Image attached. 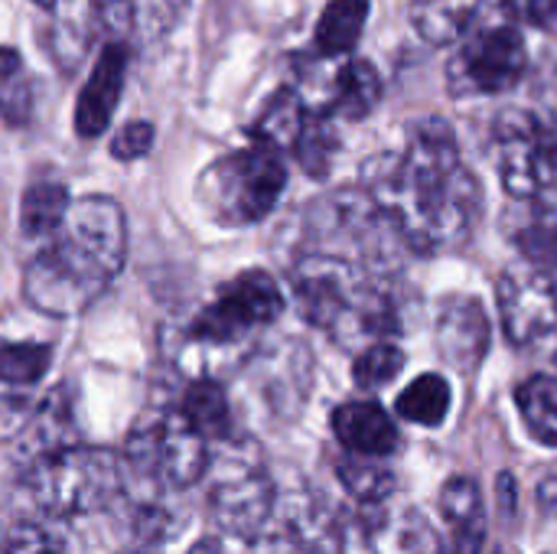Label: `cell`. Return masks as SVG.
<instances>
[{"instance_id": "74e56055", "label": "cell", "mask_w": 557, "mask_h": 554, "mask_svg": "<svg viewBox=\"0 0 557 554\" xmlns=\"http://www.w3.org/2000/svg\"><path fill=\"white\" fill-rule=\"evenodd\" d=\"M545 554H557V552H545Z\"/></svg>"}, {"instance_id": "f1b7e54d", "label": "cell", "mask_w": 557, "mask_h": 554, "mask_svg": "<svg viewBox=\"0 0 557 554\" xmlns=\"http://www.w3.org/2000/svg\"><path fill=\"white\" fill-rule=\"evenodd\" d=\"M405 369V353L392 343H372L352 362V379L359 389H382Z\"/></svg>"}, {"instance_id": "2e32d148", "label": "cell", "mask_w": 557, "mask_h": 554, "mask_svg": "<svg viewBox=\"0 0 557 554\" xmlns=\"http://www.w3.org/2000/svg\"><path fill=\"white\" fill-rule=\"evenodd\" d=\"M52 366L46 343H0V408L23 411V398L36 389Z\"/></svg>"}, {"instance_id": "d6a6232c", "label": "cell", "mask_w": 557, "mask_h": 554, "mask_svg": "<svg viewBox=\"0 0 557 554\" xmlns=\"http://www.w3.org/2000/svg\"><path fill=\"white\" fill-rule=\"evenodd\" d=\"M95 16H98V23H101L104 33L117 36V33H127L131 29L134 3L131 0H95Z\"/></svg>"}, {"instance_id": "e0dca14e", "label": "cell", "mask_w": 557, "mask_h": 554, "mask_svg": "<svg viewBox=\"0 0 557 554\" xmlns=\"http://www.w3.org/2000/svg\"><path fill=\"white\" fill-rule=\"evenodd\" d=\"M382 98V78L375 72L372 62L366 59H349L333 85V101L326 108V114H339L349 121H362L375 111Z\"/></svg>"}, {"instance_id": "cb8c5ba5", "label": "cell", "mask_w": 557, "mask_h": 554, "mask_svg": "<svg viewBox=\"0 0 557 554\" xmlns=\"http://www.w3.org/2000/svg\"><path fill=\"white\" fill-rule=\"evenodd\" d=\"M336 477L346 487V493L359 506H366V509L385 506L395 496V487H398L395 473L385 464H375V457H362L359 460V454L352 460H339L336 464Z\"/></svg>"}, {"instance_id": "7a4b0ae2", "label": "cell", "mask_w": 557, "mask_h": 554, "mask_svg": "<svg viewBox=\"0 0 557 554\" xmlns=\"http://www.w3.org/2000/svg\"><path fill=\"white\" fill-rule=\"evenodd\" d=\"M124 258V209L98 193L72 199L52 242L26 264L23 297L46 317H78L117 278Z\"/></svg>"}, {"instance_id": "7c38bea8", "label": "cell", "mask_w": 557, "mask_h": 554, "mask_svg": "<svg viewBox=\"0 0 557 554\" xmlns=\"http://www.w3.org/2000/svg\"><path fill=\"white\" fill-rule=\"evenodd\" d=\"M124 78H127V46L111 39L101 49V56L75 101V134L78 137L91 140L108 131L114 108L121 101V91H124Z\"/></svg>"}, {"instance_id": "4dcf8cb0", "label": "cell", "mask_w": 557, "mask_h": 554, "mask_svg": "<svg viewBox=\"0 0 557 554\" xmlns=\"http://www.w3.org/2000/svg\"><path fill=\"white\" fill-rule=\"evenodd\" d=\"M153 137H157V131H153L150 121H127L114 134V140H111V157H117V160H140V157L150 153Z\"/></svg>"}, {"instance_id": "f546056e", "label": "cell", "mask_w": 557, "mask_h": 554, "mask_svg": "<svg viewBox=\"0 0 557 554\" xmlns=\"http://www.w3.org/2000/svg\"><path fill=\"white\" fill-rule=\"evenodd\" d=\"M519 245H522V251H525L529 264H535V268L548 271V274L557 281V222L555 219H552V222H539V225L525 229V232H522V238H519Z\"/></svg>"}, {"instance_id": "4fadbf2b", "label": "cell", "mask_w": 557, "mask_h": 554, "mask_svg": "<svg viewBox=\"0 0 557 554\" xmlns=\"http://www.w3.org/2000/svg\"><path fill=\"white\" fill-rule=\"evenodd\" d=\"M437 349L460 372H473L490 349V320L480 300L447 297L437 317Z\"/></svg>"}, {"instance_id": "9a60e30c", "label": "cell", "mask_w": 557, "mask_h": 554, "mask_svg": "<svg viewBox=\"0 0 557 554\" xmlns=\"http://www.w3.org/2000/svg\"><path fill=\"white\" fill-rule=\"evenodd\" d=\"M441 516L454 529V554H483L486 519L480 487L470 477H454L441 490Z\"/></svg>"}, {"instance_id": "f35d334b", "label": "cell", "mask_w": 557, "mask_h": 554, "mask_svg": "<svg viewBox=\"0 0 557 554\" xmlns=\"http://www.w3.org/2000/svg\"><path fill=\"white\" fill-rule=\"evenodd\" d=\"M131 554H140V552H131Z\"/></svg>"}, {"instance_id": "52a82bcc", "label": "cell", "mask_w": 557, "mask_h": 554, "mask_svg": "<svg viewBox=\"0 0 557 554\" xmlns=\"http://www.w3.org/2000/svg\"><path fill=\"white\" fill-rule=\"evenodd\" d=\"M248 444L225 457L209 490V513L215 526L238 542H258L271 526L277 493L258 457H245Z\"/></svg>"}, {"instance_id": "d590c367", "label": "cell", "mask_w": 557, "mask_h": 554, "mask_svg": "<svg viewBox=\"0 0 557 554\" xmlns=\"http://www.w3.org/2000/svg\"><path fill=\"white\" fill-rule=\"evenodd\" d=\"M186 554H222V549H219V542L215 539H199L193 549Z\"/></svg>"}, {"instance_id": "9c48e42d", "label": "cell", "mask_w": 557, "mask_h": 554, "mask_svg": "<svg viewBox=\"0 0 557 554\" xmlns=\"http://www.w3.org/2000/svg\"><path fill=\"white\" fill-rule=\"evenodd\" d=\"M529 69L525 39L512 26H490L467 39L457 62L450 65V85L457 91L499 95L522 82Z\"/></svg>"}, {"instance_id": "3957f363", "label": "cell", "mask_w": 557, "mask_h": 554, "mask_svg": "<svg viewBox=\"0 0 557 554\" xmlns=\"http://www.w3.org/2000/svg\"><path fill=\"white\" fill-rule=\"evenodd\" d=\"M124 487V460L104 447L69 444L26 464V490L33 503L59 519L101 513Z\"/></svg>"}, {"instance_id": "603a6c76", "label": "cell", "mask_w": 557, "mask_h": 554, "mask_svg": "<svg viewBox=\"0 0 557 554\" xmlns=\"http://www.w3.org/2000/svg\"><path fill=\"white\" fill-rule=\"evenodd\" d=\"M525 428L545 447H557V376H532L516 389Z\"/></svg>"}, {"instance_id": "1f68e13d", "label": "cell", "mask_w": 557, "mask_h": 554, "mask_svg": "<svg viewBox=\"0 0 557 554\" xmlns=\"http://www.w3.org/2000/svg\"><path fill=\"white\" fill-rule=\"evenodd\" d=\"M503 7L529 26H542L548 29L557 20V0H503Z\"/></svg>"}, {"instance_id": "7402d4cb", "label": "cell", "mask_w": 557, "mask_h": 554, "mask_svg": "<svg viewBox=\"0 0 557 554\" xmlns=\"http://www.w3.org/2000/svg\"><path fill=\"white\" fill-rule=\"evenodd\" d=\"M72 206V196L62 183H33L20 199V229L26 238H52Z\"/></svg>"}, {"instance_id": "8d00e7d4", "label": "cell", "mask_w": 557, "mask_h": 554, "mask_svg": "<svg viewBox=\"0 0 557 554\" xmlns=\"http://www.w3.org/2000/svg\"><path fill=\"white\" fill-rule=\"evenodd\" d=\"M36 3H39V7H46V10H49V7H52V3H55V0H36Z\"/></svg>"}, {"instance_id": "5b68a950", "label": "cell", "mask_w": 557, "mask_h": 554, "mask_svg": "<svg viewBox=\"0 0 557 554\" xmlns=\"http://www.w3.org/2000/svg\"><path fill=\"white\" fill-rule=\"evenodd\" d=\"M124 464L163 490H189L209 470V441L180 408L153 411L134 424L124 444Z\"/></svg>"}, {"instance_id": "5bb4252c", "label": "cell", "mask_w": 557, "mask_h": 554, "mask_svg": "<svg viewBox=\"0 0 557 554\" xmlns=\"http://www.w3.org/2000/svg\"><path fill=\"white\" fill-rule=\"evenodd\" d=\"M336 441L359 457H388L398 451V428L379 402H346L333 411Z\"/></svg>"}, {"instance_id": "44dd1931", "label": "cell", "mask_w": 557, "mask_h": 554, "mask_svg": "<svg viewBox=\"0 0 557 554\" xmlns=\"http://www.w3.org/2000/svg\"><path fill=\"white\" fill-rule=\"evenodd\" d=\"M304 124H307V108H304L300 95L294 88H281L268 101L261 118L255 121L251 137H255V144H268L274 150H294Z\"/></svg>"}, {"instance_id": "d6986e66", "label": "cell", "mask_w": 557, "mask_h": 554, "mask_svg": "<svg viewBox=\"0 0 557 554\" xmlns=\"http://www.w3.org/2000/svg\"><path fill=\"white\" fill-rule=\"evenodd\" d=\"M176 408L186 415V421L206 441H228L232 438V405H228L225 389L215 379H196L183 392V402Z\"/></svg>"}, {"instance_id": "6da1fadb", "label": "cell", "mask_w": 557, "mask_h": 554, "mask_svg": "<svg viewBox=\"0 0 557 554\" xmlns=\"http://www.w3.org/2000/svg\"><path fill=\"white\" fill-rule=\"evenodd\" d=\"M480 199L476 180L460 163L457 137L441 118L418 121L408 147L372 183L375 209L421 255L460 245L473 229Z\"/></svg>"}, {"instance_id": "30bf717a", "label": "cell", "mask_w": 557, "mask_h": 554, "mask_svg": "<svg viewBox=\"0 0 557 554\" xmlns=\"http://www.w3.org/2000/svg\"><path fill=\"white\" fill-rule=\"evenodd\" d=\"M287 529L310 554H379L372 522L320 496L287 500Z\"/></svg>"}, {"instance_id": "e575fe53", "label": "cell", "mask_w": 557, "mask_h": 554, "mask_svg": "<svg viewBox=\"0 0 557 554\" xmlns=\"http://www.w3.org/2000/svg\"><path fill=\"white\" fill-rule=\"evenodd\" d=\"M539 503H542L552 516H557V473L542 480V487H539Z\"/></svg>"}, {"instance_id": "ba28073f", "label": "cell", "mask_w": 557, "mask_h": 554, "mask_svg": "<svg viewBox=\"0 0 557 554\" xmlns=\"http://www.w3.org/2000/svg\"><path fill=\"white\" fill-rule=\"evenodd\" d=\"M499 180L516 199H557V131L535 114L509 111L496 121Z\"/></svg>"}, {"instance_id": "277c9868", "label": "cell", "mask_w": 557, "mask_h": 554, "mask_svg": "<svg viewBox=\"0 0 557 554\" xmlns=\"http://www.w3.org/2000/svg\"><path fill=\"white\" fill-rule=\"evenodd\" d=\"M287 186V167L268 144H251L215 160L199 180V199L222 225L261 222Z\"/></svg>"}, {"instance_id": "8fae6325", "label": "cell", "mask_w": 557, "mask_h": 554, "mask_svg": "<svg viewBox=\"0 0 557 554\" xmlns=\"http://www.w3.org/2000/svg\"><path fill=\"white\" fill-rule=\"evenodd\" d=\"M503 330L516 346H535L557 330V281L529 264L503 274L499 281Z\"/></svg>"}, {"instance_id": "ac0fdd59", "label": "cell", "mask_w": 557, "mask_h": 554, "mask_svg": "<svg viewBox=\"0 0 557 554\" xmlns=\"http://www.w3.org/2000/svg\"><path fill=\"white\" fill-rule=\"evenodd\" d=\"M75 428H72V408H69V395L65 389L52 392L42 408L29 418L26 431H23V451H26V464L52 454V451H62L72 441Z\"/></svg>"}, {"instance_id": "484cf974", "label": "cell", "mask_w": 557, "mask_h": 554, "mask_svg": "<svg viewBox=\"0 0 557 554\" xmlns=\"http://www.w3.org/2000/svg\"><path fill=\"white\" fill-rule=\"evenodd\" d=\"M476 7L480 0H418L411 16H414L418 33L428 42L444 46V42H454L467 29Z\"/></svg>"}, {"instance_id": "ffe728a7", "label": "cell", "mask_w": 557, "mask_h": 554, "mask_svg": "<svg viewBox=\"0 0 557 554\" xmlns=\"http://www.w3.org/2000/svg\"><path fill=\"white\" fill-rule=\"evenodd\" d=\"M369 20V0H330L317 20V52L320 56H346L359 46Z\"/></svg>"}, {"instance_id": "8992f818", "label": "cell", "mask_w": 557, "mask_h": 554, "mask_svg": "<svg viewBox=\"0 0 557 554\" xmlns=\"http://www.w3.org/2000/svg\"><path fill=\"white\" fill-rule=\"evenodd\" d=\"M284 313V294L268 271H245L232 278L219 297L189 323V340L199 346L225 349L245 343L258 327L274 323Z\"/></svg>"}, {"instance_id": "83f0119b", "label": "cell", "mask_w": 557, "mask_h": 554, "mask_svg": "<svg viewBox=\"0 0 557 554\" xmlns=\"http://www.w3.org/2000/svg\"><path fill=\"white\" fill-rule=\"evenodd\" d=\"M336 144L339 140H336V131L330 124V114H307V124L294 144V153L310 176H323L333 163Z\"/></svg>"}, {"instance_id": "836d02e7", "label": "cell", "mask_w": 557, "mask_h": 554, "mask_svg": "<svg viewBox=\"0 0 557 554\" xmlns=\"http://www.w3.org/2000/svg\"><path fill=\"white\" fill-rule=\"evenodd\" d=\"M10 554H62V552H59V549H52L39 532L26 529V532H23V539H16V542H13Z\"/></svg>"}, {"instance_id": "4316f807", "label": "cell", "mask_w": 557, "mask_h": 554, "mask_svg": "<svg viewBox=\"0 0 557 554\" xmlns=\"http://www.w3.org/2000/svg\"><path fill=\"white\" fill-rule=\"evenodd\" d=\"M33 118V82L23 56L10 46L0 49V121L23 127Z\"/></svg>"}, {"instance_id": "d4e9b609", "label": "cell", "mask_w": 557, "mask_h": 554, "mask_svg": "<svg viewBox=\"0 0 557 554\" xmlns=\"http://www.w3.org/2000/svg\"><path fill=\"white\" fill-rule=\"evenodd\" d=\"M395 411L411 421V424H424V428H437L444 424L447 411H450V385L444 376H418L395 402Z\"/></svg>"}]
</instances>
